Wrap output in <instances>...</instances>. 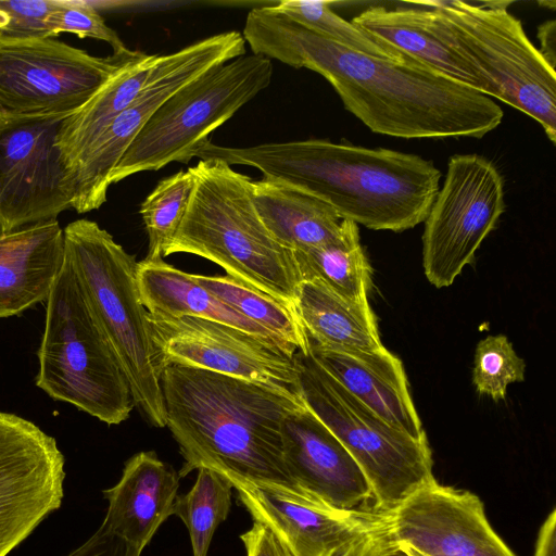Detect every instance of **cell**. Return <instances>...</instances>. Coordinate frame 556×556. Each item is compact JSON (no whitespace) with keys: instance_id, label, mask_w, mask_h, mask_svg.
I'll list each match as a JSON object with an SVG mask.
<instances>
[{"instance_id":"cell-37","label":"cell","mask_w":556,"mask_h":556,"mask_svg":"<svg viewBox=\"0 0 556 556\" xmlns=\"http://www.w3.org/2000/svg\"><path fill=\"white\" fill-rule=\"evenodd\" d=\"M556 511L553 509L540 528L534 556H556Z\"/></svg>"},{"instance_id":"cell-24","label":"cell","mask_w":556,"mask_h":556,"mask_svg":"<svg viewBox=\"0 0 556 556\" xmlns=\"http://www.w3.org/2000/svg\"><path fill=\"white\" fill-rule=\"evenodd\" d=\"M293 308L314 344L362 352L384 348L368 301H352L317 281L302 280Z\"/></svg>"},{"instance_id":"cell-31","label":"cell","mask_w":556,"mask_h":556,"mask_svg":"<svg viewBox=\"0 0 556 556\" xmlns=\"http://www.w3.org/2000/svg\"><path fill=\"white\" fill-rule=\"evenodd\" d=\"M526 365L506 336H488L476 348L472 382L479 394L504 400L507 387L525 379Z\"/></svg>"},{"instance_id":"cell-29","label":"cell","mask_w":556,"mask_h":556,"mask_svg":"<svg viewBox=\"0 0 556 556\" xmlns=\"http://www.w3.org/2000/svg\"><path fill=\"white\" fill-rule=\"evenodd\" d=\"M194 188L189 167L159 181L140 205V215L148 233L146 258L163 257V250L176 235L187 213Z\"/></svg>"},{"instance_id":"cell-25","label":"cell","mask_w":556,"mask_h":556,"mask_svg":"<svg viewBox=\"0 0 556 556\" xmlns=\"http://www.w3.org/2000/svg\"><path fill=\"white\" fill-rule=\"evenodd\" d=\"M161 54L142 53L116 72L84 105L60 123L56 147L66 174L98 135L138 96Z\"/></svg>"},{"instance_id":"cell-15","label":"cell","mask_w":556,"mask_h":556,"mask_svg":"<svg viewBox=\"0 0 556 556\" xmlns=\"http://www.w3.org/2000/svg\"><path fill=\"white\" fill-rule=\"evenodd\" d=\"M148 319L161 371L179 365L296 392L295 355L208 319L151 313Z\"/></svg>"},{"instance_id":"cell-20","label":"cell","mask_w":556,"mask_h":556,"mask_svg":"<svg viewBox=\"0 0 556 556\" xmlns=\"http://www.w3.org/2000/svg\"><path fill=\"white\" fill-rule=\"evenodd\" d=\"M178 488V473L154 452L134 455L119 481L103 491L109 506L101 527L142 552L174 514Z\"/></svg>"},{"instance_id":"cell-14","label":"cell","mask_w":556,"mask_h":556,"mask_svg":"<svg viewBox=\"0 0 556 556\" xmlns=\"http://www.w3.org/2000/svg\"><path fill=\"white\" fill-rule=\"evenodd\" d=\"M63 117L0 119V231L55 220L72 208L56 147Z\"/></svg>"},{"instance_id":"cell-12","label":"cell","mask_w":556,"mask_h":556,"mask_svg":"<svg viewBox=\"0 0 556 556\" xmlns=\"http://www.w3.org/2000/svg\"><path fill=\"white\" fill-rule=\"evenodd\" d=\"M226 479L253 520L268 527L293 556H378L393 542L389 513L333 509L298 489Z\"/></svg>"},{"instance_id":"cell-30","label":"cell","mask_w":556,"mask_h":556,"mask_svg":"<svg viewBox=\"0 0 556 556\" xmlns=\"http://www.w3.org/2000/svg\"><path fill=\"white\" fill-rule=\"evenodd\" d=\"M275 7L293 21L353 51L386 60L399 58L382 49L352 22L339 16L329 1L286 0Z\"/></svg>"},{"instance_id":"cell-26","label":"cell","mask_w":556,"mask_h":556,"mask_svg":"<svg viewBox=\"0 0 556 556\" xmlns=\"http://www.w3.org/2000/svg\"><path fill=\"white\" fill-rule=\"evenodd\" d=\"M291 252L301 281H317L349 300L367 301L371 270L355 223L342 219L332 241Z\"/></svg>"},{"instance_id":"cell-18","label":"cell","mask_w":556,"mask_h":556,"mask_svg":"<svg viewBox=\"0 0 556 556\" xmlns=\"http://www.w3.org/2000/svg\"><path fill=\"white\" fill-rule=\"evenodd\" d=\"M352 23L394 56L404 55L439 74L488 94L484 80L464 56L431 1L365 9Z\"/></svg>"},{"instance_id":"cell-32","label":"cell","mask_w":556,"mask_h":556,"mask_svg":"<svg viewBox=\"0 0 556 556\" xmlns=\"http://www.w3.org/2000/svg\"><path fill=\"white\" fill-rule=\"evenodd\" d=\"M47 27L52 38L61 33H70L79 38L105 41L112 47L113 53L128 50L118 34L89 2L59 0L58 8L47 20Z\"/></svg>"},{"instance_id":"cell-33","label":"cell","mask_w":556,"mask_h":556,"mask_svg":"<svg viewBox=\"0 0 556 556\" xmlns=\"http://www.w3.org/2000/svg\"><path fill=\"white\" fill-rule=\"evenodd\" d=\"M58 5L59 0H0V38L50 37L47 20Z\"/></svg>"},{"instance_id":"cell-35","label":"cell","mask_w":556,"mask_h":556,"mask_svg":"<svg viewBox=\"0 0 556 556\" xmlns=\"http://www.w3.org/2000/svg\"><path fill=\"white\" fill-rule=\"evenodd\" d=\"M135 546L108 532L101 526L79 547L67 556H140Z\"/></svg>"},{"instance_id":"cell-1","label":"cell","mask_w":556,"mask_h":556,"mask_svg":"<svg viewBox=\"0 0 556 556\" xmlns=\"http://www.w3.org/2000/svg\"><path fill=\"white\" fill-rule=\"evenodd\" d=\"M243 39L253 54L321 75L371 131L403 139L482 138L504 117L490 97L399 54L386 60L341 46L275 5L252 9Z\"/></svg>"},{"instance_id":"cell-34","label":"cell","mask_w":556,"mask_h":556,"mask_svg":"<svg viewBox=\"0 0 556 556\" xmlns=\"http://www.w3.org/2000/svg\"><path fill=\"white\" fill-rule=\"evenodd\" d=\"M25 540V526L15 493L0 470V556H8Z\"/></svg>"},{"instance_id":"cell-3","label":"cell","mask_w":556,"mask_h":556,"mask_svg":"<svg viewBox=\"0 0 556 556\" xmlns=\"http://www.w3.org/2000/svg\"><path fill=\"white\" fill-rule=\"evenodd\" d=\"M161 387L166 427L185 460L179 478L208 468L298 489L282 450V422L303 404L298 392L179 365L162 369Z\"/></svg>"},{"instance_id":"cell-11","label":"cell","mask_w":556,"mask_h":556,"mask_svg":"<svg viewBox=\"0 0 556 556\" xmlns=\"http://www.w3.org/2000/svg\"><path fill=\"white\" fill-rule=\"evenodd\" d=\"M245 45L241 33L230 30L161 55L138 96L98 135L67 173L72 208L79 214L99 208L106 201L113 169L154 112L208 70L244 55Z\"/></svg>"},{"instance_id":"cell-40","label":"cell","mask_w":556,"mask_h":556,"mask_svg":"<svg viewBox=\"0 0 556 556\" xmlns=\"http://www.w3.org/2000/svg\"><path fill=\"white\" fill-rule=\"evenodd\" d=\"M397 544H400L407 552V554L409 556H425L408 545L401 544V543H397Z\"/></svg>"},{"instance_id":"cell-36","label":"cell","mask_w":556,"mask_h":556,"mask_svg":"<svg viewBox=\"0 0 556 556\" xmlns=\"http://www.w3.org/2000/svg\"><path fill=\"white\" fill-rule=\"evenodd\" d=\"M247 556H293L265 525L254 521L250 530L241 534Z\"/></svg>"},{"instance_id":"cell-16","label":"cell","mask_w":556,"mask_h":556,"mask_svg":"<svg viewBox=\"0 0 556 556\" xmlns=\"http://www.w3.org/2000/svg\"><path fill=\"white\" fill-rule=\"evenodd\" d=\"M389 514L393 542L425 556H516L470 491L433 480Z\"/></svg>"},{"instance_id":"cell-19","label":"cell","mask_w":556,"mask_h":556,"mask_svg":"<svg viewBox=\"0 0 556 556\" xmlns=\"http://www.w3.org/2000/svg\"><path fill=\"white\" fill-rule=\"evenodd\" d=\"M308 354L348 392L393 427L426 441L399 357L386 348L375 352L328 349L308 341Z\"/></svg>"},{"instance_id":"cell-9","label":"cell","mask_w":556,"mask_h":556,"mask_svg":"<svg viewBox=\"0 0 556 556\" xmlns=\"http://www.w3.org/2000/svg\"><path fill=\"white\" fill-rule=\"evenodd\" d=\"M458 48L495 98L538 122L556 139V73L507 11L510 2L431 1Z\"/></svg>"},{"instance_id":"cell-13","label":"cell","mask_w":556,"mask_h":556,"mask_svg":"<svg viewBox=\"0 0 556 556\" xmlns=\"http://www.w3.org/2000/svg\"><path fill=\"white\" fill-rule=\"evenodd\" d=\"M504 211V181L497 167L478 154L451 156L425 219L422 265L429 282L437 288L452 285Z\"/></svg>"},{"instance_id":"cell-38","label":"cell","mask_w":556,"mask_h":556,"mask_svg":"<svg viewBox=\"0 0 556 556\" xmlns=\"http://www.w3.org/2000/svg\"><path fill=\"white\" fill-rule=\"evenodd\" d=\"M555 35L556 23L554 20L541 24L538 28V38L541 43L539 49L540 53L544 56L546 62L555 68Z\"/></svg>"},{"instance_id":"cell-7","label":"cell","mask_w":556,"mask_h":556,"mask_svg":"<svg viewBox=\"0 0 556 556\" xmlns=\"http://www.w3.org/2000/svg\"><path fill=\"white\" fill-rule=\"evenodd\" d=\"M296 392L364 473L374 509L389 513L435 480L428 440L393 427L348 392L308 354L295 353Z\"/></svg>"},{"instance_id":"cell-21","label":"cell","mask_w":556,"mask_h":556,"mask_svg":"<svg viewBox=\"0 0 556 556\" xmlns=\"http://www.w3.org/2000/svg\"><path fill=\"white\" fill-rule=\"evenodd\" d=\"M64 260V231L56 219L0 231V319L47 302Z\"/></svg>"},{"instance_id":"cell-17","label":"cell","mask_w":556,"mask_h":556,"mask_svg":"<svg viewBox=\"0 0 556 556\" xmlns=\"http://www.w3.org/2000/svg\"><path fill=\"white\" fill-rule=\"evenodd\" d=\"M282 450L293 485L314 501L333 509H358L372 498L351 454L304 403L282 422Z\"/></svg>"},{"instance_id":"cell-2","label":"cell","mask_w":556,"mask_h":556,"mask_svg":"<svg viewBox=\"0 0 556 556\" xmlns=\"http://www.w3.org/2000/svg\"><path fill=\"white\" fill-rule=\"evenodd\" d=\"M193 157L257 168L330 205L341 219L401 232L425 222L440 189L432 161L326 139L224 147L203 142Z\"/></svg>"},{"instance_id":"cell-39","label":"cell","mask_w":556,"mask_h":556,"mask_svg":"<svg viewBox=\"0 0 556 556\" xmlns=\"http://www.w3.org/2000/svg\"><path fill=\"white\" fill-rule=\"evenodd\" d=\"M378 556H409V555L400 544L392 542Z\"/></svg>"},{"instance_id":"cell-28","label":"cell","mask_w":556,"mask_h":556,"mask_svg":"<svg viewBox=\"0 0 556 556\" xmlns=\"http://www.w3.org/2000/svg\"><path fill=\"white\" fill-rule=\"evenodd\" d=\"M232 485L220 473L199 468L191 490L177 496L174 514L188 529L193 556H206L217 527L231 508Z\"/></svg>"},{"instance_id":"cell-10","label":"cell","mask_w":556,"mask_h":556,"mask_svg":"<svg viewBox=\"0 0 556 556\" xmlns=\"http://www.w3.org/2000/svg\"><path fill=\"white\" fill-rule=\"evenodd\" d=\"M142 53L101 58L52 37L0 38V118H65Z\"/></svg>"},{"instance_id":"cell-22","label":"cell","mask_w":556,"mask_h":556,"mask_svg":"<svg viewBox=\"0 0 556 556\" xmlns=\"http://www.w3.org/2000/svg\"><path fill=\"white\" fill-rule=\"evenodd\" d=\"M140 300L151 314L191 316L213 320L250 333L294 356L296 351L263 327L244 317L198 283L191 274L166 263L163 257L137 263Z\"/></svg>"},{"instance_id":"cell-8","label":"cell","mask_w":556,"mask_h":556,"mask_svg":"<svg viewBox=\"0 0 556 556\" xmlns=\"http://www.w3.org/2000/svg\"><path fill=\"white\" fill-rule=\"evenodd\" d=\"M273 74L269 59L245 53L184 86L140 129L113 169L110 184L172 162L189 163L212 131L269 86Z\"/></svg>"},{"instance_id":"cell-6","label":"cell","mask_w":556,"mask_h":556,"mask_svg":"<svg viewBox=\"0 0 556 556\" xmlns=\"http://www.w3.org/2000/svg\"><path fill=\"white\" fill-rule=\"evenodd\" d=\"M36 386L108 425L129 418L126 377L66 257L46 306Z\"/></svg>"},{"instance_id":"cell-4","label":"cell","mask_w":556,"mask_h":556,"mask_svg":"<svg viewBox=\"0 0 556 556\" xmlns=\"http://www.w3.org/2000/svg\"><path fill=\"white\" fill-rule=\"evenodd\" d=\"M191 169V200L163 257L201 256L227 276L293 308L301 279L292 252L274 239L256 212L253 179L220 160H200Z\"/></svg>"},{"instance_id":"cell-27","label":"cell","mask_w":556,"mask_h":556,"mask_svg":"<svg viewBox=\"0 0 556 556\" xmlns=\"http://www.w3.org/2000/svg\"><path fill=\"white\" fill-rule=\"evenodd\" d=\"M191 277L220 301L263 327L296 352H308V338L294 309L230 276Z\"/></svg>"},{"instance_id":"cell-23","label":"cell","mask_w":556,"mask_h":556,"mask_svg":"<svg viewBox=\"0 0 556 556\" xmlns=\"http://www.w3.org/2000/svg\"><path fill=\"white\" fill-rule=\"evenodd\" d=\"M251 197L269 233L290 251L319 247L341 231L342 219L330 205L281 179L252 180Z\"/></svg>"},{"instance_id":"cell-5","label":"cell","mask_w":556,"mask_h":556,"mask_svg":"<svg viewBox=\"0 0 556 556\" xmlns=\"http://www.w3.org/2000/svg\"><path fill=\"white\" fill-rule=\"evenodd\" d=\"M63 231L66 257L126 377L134 405L152 426L166 427L161 370L135 257L96 222L77 219Z\"/></svg>"}]
</instances>
